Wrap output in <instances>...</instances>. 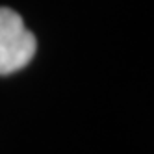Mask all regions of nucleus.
<instances>
[{
	"mask_svg": "<svg viewBox=\"0 0 154 154\" xmlns=\"http://www.w3.org/2000/svg\"><path fill=\"white\" fill-rule=\"evenodd\" d=\"M35 35L26 30L23 17L9 8H0V76L20 71L34 60Z\"/></svg>",
	"mask_w": 154,
	"mask_h": 154,
	"instance_id": "f257e3e1",
	"label": "nucleus"
}]
</instances>
